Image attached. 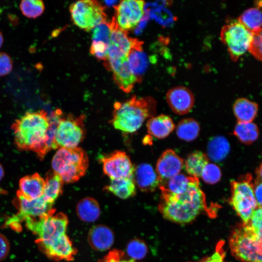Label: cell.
Listing matches in <instances>:
<instances>
[{
  "instance_id": "cell-20",
  "label": "cell",
  "mask_w": 262,
  "mask_h": 262,
  "mask_svg": "<svg viewBox=\"0 0 262 262\" xmlns=\"http://www.w3.org/2000/svg\"><path fill=\"white\" fill-rule=\"evenodd\" d=\"M133 180L139 189L143 192H153L160 185V179L152 166L141 164L135 167Z\"/></svg>"
},
{
  "instance_id": "cell-41",
  "label": "cell",
  "mask_w": 262,
  "mask_h": 262,
  "mask_svg": "<svg viewBox=\"0 0 262 262\" xmlns=\"http://www.w3.org/2000/svg\"><path fill=\"white\" fill-rule=\"evenodd\" d=\"M10 249L8 240L3 234L0 233V261L3 260L8 255Z\"/></svg>"
},
{
  "instance_id": "cell-45",
  "label": "cell",
  "mask_w": 262,
  "mask_h": 262,
  "mask_svg": "<svg viewBox=\"0 0 262 262\" xmlns=\"http://www.w3.org/2000/svg\"><path fill=\"white\" fill-rule=\"evenodd\" d=\"M4 175V169L2 165L0 164V181L3 178Z\"/></svg>"
},
{
  "instance_id": "cell-6",
  "label": "cell",
  "mask_w": 262,
  "mask_h": 262,
  "mask_svg": "<svg viewBox=\"0 0 262 262\" xmlns=\"http://www.w3.org/2000/svg\"><path fill=\"white\" fill-rule=\"evenodd\" d=\"M230 204L243 222L246 224L258 207L253 189L251 174L241 176L231 181Z\"/></svg>"
},
{
  "instance_id": "cell-10",
  "label": "cell",
  "mask_w": 262,
  "mask_h": 262,
  "mask_svg": "<svg viewBox=\"0 0 262 262\" xmlns=\"http://www.w3.org/2000/svg\"><path fill=\"white\" fill-rule=\"evenodd\" d=\"M84 116H62L55 133L54 140L58 148H74L83 140L85 130Z\"/></svg>"
},
{
  "instance_id": "cell-12",
  "label": "cell",
  "mask_w": 262,
  "mask_h": 262,
  "mask_svg": "<svg viewBox=\"0 0 262 262\" xmlns=\"http://www.w3.org/2000/svg\"><path fill=\"white\" fill-rule=\"evenodd\" d=\"M104 65L113 72L115 82L119 88L126 93L131 92L137 81L130 69L128 57L109 52Z\"/></svg>"
},
{
  "instance_id": "cell-15",
  "label": "cell",
  "mask_w": 262,
  "mask_h": 262,
  "mask_svg": "<svg viewBox=\"0 0 262 262\" xmlns=\"http://www.w3.org/2000/svg\"><path fill=\"white\" fill-rule=\"evenodd\" d=\"M36 243L48 257L54 260L71 261L76 254L72 242L66 234L47 241H36Z\"/></svg>"
},
{
  "instance_id": "cell-17",
  "label": "cell",
  "mask_w": 262,
  "mask_h": 262,
  "mask_svg": "<svg viewBox=\"0 0 262 262\" xmlns=\"http://www.w3.org/2000/svg\"><path fill=\"white\" fill-rule=\"evenodd\" d=\"M183 165V159L174 150H165L158 159L156 165L155 171L159 178L160 184L180 174Z\"/></svg>"
},
{
  "instance_id": "cell-36",
  "label": "cell",
  "mask_w": 262,
  "mask_h": 262,
  "mask_svg": "<svg viewBox=\"0 0 262 262\" xmlns=\"http://www.w3.org/2000/svg\"><path fill=\"white\" fill-rule=\"evenodd\" d=\"M221 175L219 166L214 164L208 163L203 168L200 177L205 182L213 184L219 181Z\"/></svg>"
},
{
  "instance_id": "cell-32",
  "label": "cell",
  "mask_w": 262,
  "mask_h": 262,
  "mask_svg": "<svg viewBox=\"0 0 262 262\" xmlns=\"http://www.w3.org/2000/svg\"><path fill=\"white\" fill-rule=\"evenodd\" d=\"M200 131L198 123L191 118L183 119L178 124L176 134L183 140L190 142L197 138Z\"/></svg>"
},
{
  "instance_id": "cell-42",
  "label": "cell",
  "mask_w": 262,
  "mask_h": 262,
  "mask_svg": "<svg viewBox=\"0 0 262 262\" xmlns=\"http://www.w3.org/2000/svg\"><path fill=\"white\" fill-rule=\"evenodd\" d=\"M262 180L256 179L253 182V189L259 207H262Z\"/></svg>"
},
{
  "instance_id": "cell-21",
  "label": "cell",
  "mask_w": 262,
  "mask_h": 262,
  "mask_svg": "<svg viewBox=\"0 0 262 262\" xmlns=\"http://www.w3.org/2000/svg\"><path fill=\"white\" fill-rule=\"evenodd\" d=\"M45 187V180L36 173L20 179L17 193L26 199H34L43 196Z\"/></svg>"
},
{
  "instance_id": "cell-26",
  "label": "cell",
  "mask_w": 262,
  "mask_h": 262,
  "mask_svg": "<svg viewBox=\"0 0 262 262\" xmlns=\"http://www.w3.org/2000/svg\"><path fill=\"white\" fill-rule=\"evenodd\" d=\"M76 213L79 218L85 222H93L99 217L100 209L97 201L92 197L82 199L77 204Z\"/></svg>"
},
{
  "instance_id": "cell-43",
  "label": "cell",
  "mask_w": 262,
  "mask_h": 262,
  "mask_svg": "<svg viewBox=\"0 0 262 262\" xmlns=\"http://www.w3.org/2000/svg\"><path fill=\"white\" fill-rule=\"evenodd\" d=\"M221 248L219 247L211 256L198 262H225L224 253Z\"/></svg>"
},
{
  "instance_id": "cell-35",
  "label": "cell",
  "mask_w": 262,
  "mask_h": 262,
  "mask_svg": "<svg viewBox=\"0 0 262 262\" xmlns=\"http://www.w3.org/2000/svg\"><path fill=\"white\" fill-rule=\"evenodd\" d=\"M126 251L128 257L135 261L141 260L146 256L147 247L144 242L139 239H135L128 243Z\"/></svg>"
},
{
  "instance_id": "cell-23",
  "label": "cell",
  "mask_w": 262,
  "mask_h": 262,
  "mask_svg": "<svg viewBox=\"0 0 262 262\" xmlns=\"http://www.w3.org/2000/svg\"><path fill=\"white\" fill-rule=\"evenodd\" d=\"M147 127L150 135L158 139H163L173 131L175 126L169 116L160 115L150 118L147 123Z\"/></svg>"
},
{
  "instance_id": "cell-4",
  "label": "cell",
  "mask_w": 262,
  "mask_h": 262,
  "mask_svg": "<svg viewBox=\"0 0 262 262\" xmlns=\"http://www.w3.org/2000/svg\"><path fill=\"white\" fill-rule=\"evenodd\" d=\"M89 164L86 152L81 147L59 148L54 155L51 165L63 181L73 183L86 173Z\"/></svg>"
},
{
  "instance_id": "cell-22",
  "label": "cell",
  "mask_w": 262,
  "mask_h": 262,
  "mask_svg": "<svg viewBox=\"0 0 262 262\" xmlns=\"http://www.w3.org/2000/svg\"><path fill=\"white\" fill-rule=\"evenodd\" d=\"M88 241L92 248L105 251L110 248L114 242V235L107 226L98 225L92 227L88 234Z\"/></svg>"
},
{
  "instance_id": "cell-39",
  "label": "cell",
  "mask_w": 262,
  "mask_h": 262,
  "mask_svg": "<svg viewBox=\"0 0 262 262\" xmlns=\"http://www.w3.org/2000/svg\"><path fill=\"white\" fill-rule=\"evenodd\" d=\"M262 207H258L252 213L248 224L258 234L262 235Z\"/></svg>"
},
{
  "instance_id": "cell-7",
  "label": "cell",
  "mask_w": 262,
  "mask_h": 262,
  "mask_svg": "<svg viewBox=\"0 0 262 262\" xmlns=\"http://www.w3.org/2000/svg\"><path fill=\"white\" fill-rule=\"evenodd\" d=\"M69 11L73 23L86 31L106 21L104 7L96 0L76 1L71 4Z\"/></svg>"
},
{
  "instance_id": "cell-5",
  "label": "cell",
  "mask_w": 262,
  "mask_h": 262,
  "mask_svg": "<svg viewBox=\"0 0 262 262\" xmlns=\"http://www.w3.org/2000/svg\"><path fill=\"white\" fill-rule=\"evenodd\" d=\"M262 237L248 224H243L231 235V251L236 258L243 262H262Z\"/></svg>"
},
{
  "instance_id": "cell-38",
  "label": "cell",
  "mask_w": 262,
  "mask_h": 262,
  "mask_svg": "<svg viewBox=\"0 0 262 262\" xmlns=\"http://www.w3.org/2000/svg\"><path fill=\"white\" fill-rule=\"evenodd\" d=\"M98 262H134L122 251L114 249L110 251Z\"/></svg>"
},
{
  "instance_id": "cell-1",
  "label": "cell",
  "mask_w": 262,
  "mask_h": 262,
  "mask_svg": "<svg viewBox=\"0 0 262 262\" xmlns=\"http://www.w3.org/2000/svg\"><path fill=\"white\" fill-rule=\"evenodd\" d=\"M60 120L59 116L40 110L27 112L12 125L14 141L20 150L33 151L40 158L48 151L58 148L55 133Z\"/></svg>"
},
{
  "instance_id": "cell-27",
  "label": "cell",
  "mask_w": 262,
  "mask_h": 262,
  "mask_svg": "<svg viewBox=\"0 0 262 262\" xmlns=\"http://www.w3.org/2000/svg\"><path fill=\"white\" fill-rule=\"evenodd\" d=\"M130 69L137 79V82L142 78L148 65V58L142 48L132 49L128 56Z\"/></svg>"
},
{
  "instance_id": "cell-3",
  "label": "cell",
  "mask_w": 262,
  "mask_h": 262,
  "mask_svg": "<svg viewBox=\"0 0 262 262\" xmlns=\"http://www.w3.org/2000/svg\"><path fill=\"white\" fill-rule=\"evenodd\" d=\"M156 102L151 97L132 96L123 102H116L111 123L114 127L124 132L137 131L144 121L156 114Z\"/></svg>"
},
{
  "instance_id": "cell-34",
  "label": "cell",
  "mask_w": 262,
  "mask_h": 262,
  "mask_svg": "<svg viewBox=\"0 0 262 262\" xmlns=\"http://www.w3.org/2000/svg\"><path fill=\"white\" fill-rule=\"evenodd\" d=\"M22 14L31 18H36L44 12L45 5L40 0H24L19 4Z\"/></svg>"
},
{
  "instance_id": "cell-14",
  "label": "cell",
  "mask_w": 262,
  "mask_h": 262,
  "mask_svg": "<svg viewBox=\"0 0 262 262\" xmlns=\"http://www.w3.org/2000/svg\"><path fill=\"white\" fill-rule=\"evenodd\" d=\"M103 171L111 179L133 177L135 167L127 154L116 151L101 159Z\"/></svg>"
},
{
  "instance_id": "cell-18",
  "label": "cell",
  "mask_w": 262,
  "mask_h": 262,
  "mask_svg": "<svg viewBox=\"0 0 262 262\" xmlns=\"http://www.w3.org/2000/svg\"><path fill=\"white\" fill-rule=\"evenodd\" d=\"M166 99L171 109L179 115L189 113L195 102L192 92L182 86H176L169 90L166 95Z\"/></svg>"
},
{
  "instance_id": "cell-24",
  "label": "cell",
  "mask_w": 262,
  "mask_h": 262,
  "mask_svg": "<svg viewBox=\"0 0 262 262\" xmlns=\"http://www.w3.org/2000/svg\"><path fill=\"white\" fill-rule=\"evenodd\" d=\"M104 190L122 199L134 196L136 193L133 177L121 179H111L110 182Z\"/></svg>"
},
{
  "instance_id": "cell-16",
  "label": "cell",
  "mask_w": 262,
  "mask_h": 262,
  "mask_svg": "<svg viewBox=\"0 0 262 262\" xmlns=\"http://www.w3.org/2000/svg\"><path fill=\"white\" fill-rule=\"evenodd\" d=\"M110 22L101 23L93 28L90 52L96 58L106 62L111 43Z\"/></svg>"
},
{
  "instance_id": "cell-46",
  "label": "cell",
  "mask_w": 262,
  "mask_h": 262,
  "mask_svg": "<svg viewBox=\"0 0 262 262\" xmlns=\"http://www.w3.org/2000/svg\"><path fill=\"white\" fill-rule=\"evenodd\" d=\"M3 43V37L2 33L0 31V48L2 46Z\"/></svg>"
},
{
  "instance_id": "cell-37",
  "label": "cell",
  "mask_w": 262,
  "mask_h": 262,
  "mask_svg": "<svg viewBox=\"0 0 262 262\" xmlns=\"http://www.w3.org/2000/svg\"><path fill=\"white\" fill-rule=\"evenodd\" d=\"M248 50L258 60L262 59V30L252 33Z\"/></svg>"
},
{
  "instance_id": "cell-31",
  "label": "cell",
  "mask_w": 262,
  "mask_h": 262,
  "mask_svg": "<svg viewBox=\"0 0 262 262\" xmlns=\"http://www.w3.org/2000/svg\"><path fill=\"white\" fill-rule=\"evenodd\" d=\"M233 133L241 143L250 145L258 139L259 131L256 124L252 122H238L235 126Z\"/></svg>"
},
{
  "instance_id": "cell-19",
  "label": "cell",
  "mask_w": 262,
  "mask_h": 262,
  "mask_svg": "<svg viewBox=\"0 0 262 262\" xmlns=\"http://www.w3.org/2000/svg\"><path fill=\"white\" fill-rule=\"evenodd\" d=\"M110 49L128 56L132 49L142 48L143 43L137 38L129 37L127 31L122 30L118 27L114 17L110 22Z\"/></svg>"
},
{
  "instance_id": "cell-40",
  "label": "cell",
  "mask_w": 262,
  "mask_h": 262,
  "mask_svg": "<svg viewBox=\"0 0 262 262\" xmlns=\"http://www.w3.org/2000/svg\"><path fill=\"white\" fill-rule=\"evenodd\" d=\"M13 62L9 55L3 52H0V76H5L12 71Z\"/></svg>"
},
{
  "instance_id": "cell-28",
  "label": "cell",
  "mask_w": 262,
  "mask_h": 262,
  "mask_svg": "<svg viewBox=\"0 0 262 262\" xmlns=\"http://www.w3.org/2000/svg\"><path fill=\"white\" fill-rule=\"evenodd\" d=\"M230 145L224 136H217L212 138L207 147V156L214 162H220L224 160L230 151Z\"/></svg>"
},
{
  "instance_id": "cell-9",
  "label": "cell",
  "mask_w": 262,
  "mask_h": 262,
  "mask_svg": "<svg viewBox=\"0 0 262 262\" xmlns=\"http://www.w3.org/2000/svg\"><path fill=\"white\" fill-rule=\"evenodd\" d=\"M252 36V33L238 20L225 24L220 33L221 40L233 61H236L248 50Z\"/></svg>"
},
{
  "instance_id": "cell-33",
  "label": "cell",
  "mask_w": 262,
  "mask_h": 262,
  "mask_svg": "<svg viewBox=\"0 0 262 262\" xmlns=\"http://www.w3.org/2000/svg\"><path fill=\"white\" fill-rule=\"evenodd\" d=\"M260 7H253L246 10L237 20L252 33L262 30V13Z\"/></svg>"
},
{
  "instance_id": "cell-13",
  "label": "cell",
  "mask_w": 262,
  "mask_h": 262,
  "mask_svg": "<svg viewBox=\"0 0 262 262\" xmlns=\"http://www.w3.org/2000/svg\"><path fill=\"white\" fill-rule=\"evenodd\" d=\"M144 6L143 0L121 1L115 6L114 17L118 27L125 31L135 29L144 16Z\"/></svg>"
},
{
  "instance_id": "cell-44",
  "label": "cell",
  "mask_w": 262,
  "mask_h": 262,
  "mask_svg": "<svg viewBox=\"0 0 262 262\" xmlns=\"http://www.w3.org/2000/svg\"><path fill=\"white\" fill-rule=\"evenodd\" d=\"M104 2L105 3V4L110 6H114L115 4H117V3L118 2V1H117V0H106V1H105Z\"/></svg>"
},
{
  "instance_id": "cell-2",
  "label": "cell",
  "mask_w": 262,
  "mask_h": 262,
  "mask_svg": "<svg viewBox=\"0 0 262 262\" xmlns=\"http://www.w3.org/2000/svg\"><path fill=\"white\" fill-rule=\"evenodd\" d=\"M161 194L159 210L165 218L172 222L189 223L206 208L205 196L197 178L193 177L187 189L181 193L161 190Z\"/></svg>"
},
{
  "instance_id": "cell-30",
  "label": "cell",
  "mask_w": 262,
  "mask_h": 262,
  "mask_svg": "<svg viewBox=\"0 0 262 262\" xmlns=\"http://www.w3.org/2000/svg\"><path fill=\"white\" fill-rule=\"evenodd\" d=\"M208 163L209 158L206 154L200 151H195L188 156L184 165L185 170L190 176L198 178L201 177L203 168Z\"/></svg>"
},
{
  "instance_id": "cell-8",
  "label": "cell",
  "mask_w": 262,
  "mask_h": 262,
  "mask_svg": "<svg viewBox=\"0 0 262 262\" xmlns=\"http://www.w3.org/2000/svg\"><path fill=\"white\" fill-rule=\"evenodd\" d=\"M16 206L19 212L9 218L6 225L14 229H19V222L24 221L27 218L38 219L54 213L53 203L47 201L43 196L34 199L29 200L17 193L15 200Z\"/></svg>"
},
{
  "instance_id": "cell-25",
  "label": "cell",
  "mask_w": 262,
  "mask_h": 262,
  "mask_svg": "<svg viewBox=\"0 0 262 262\" xmlns=\"http://www.w3.org/2000/svg\"><path fill=\"white\" fill-rule=\"evenodd\" d=\"M233 110L238 122H252L257 115L258 105L246 98H239L235 102Z\"/></svg>"
},
{
  "instance_id": "cell-29",
  "label": "cell",
  "mask_w": 262,
  "mask_h": 262,
  "mask_svg": "<svg viewBox=\"0 0 262 262\" xmlns=\"http://www.w3.org/2000/svg\"><path fill=\"white\" fill-rule=\"evenodd\" d=\"M45 180V187L42 196L47 201L53 204L62 193L64 182L60 176L53 170L47 173Z\"/></svg>"
},
{
  "instance_id": "cell-11",
  "label": "cell",
  "mask_w": 262,
  "mask_h": 262,
  "mask_svg": "<svg viewBox=\"0 0 262 262\" xmlns=\"http://www.w3.org/2000/svg\"><path fill=\"white\" fill-rule=\"evenodd\" d=\"M26 227L38 236L36 241L45 242L66 234L68 219L66 214L59 213L38 219L27 218Z\"/></svg>"
}]
</instances>
